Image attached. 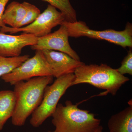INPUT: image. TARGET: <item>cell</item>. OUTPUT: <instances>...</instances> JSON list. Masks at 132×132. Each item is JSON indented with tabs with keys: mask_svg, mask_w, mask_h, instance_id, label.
<instances>
[{
	"mask_svg": "<svg viewBox=\"0 0 132 132\" xmlns=\"http://www.w3.org/2000/svg\"><path fill=\"white\" fill-rule=\"evenodd\" d=\"M53 78L52 76L36 77L14 85L15 105L11 118L13 125L20 127L25 125L40 105L45 88L52 83Z\"/></svg>",
	"mask_w": 132,
	"mask_h": 132,
	"instance_id": "6da1fadb",
	"label": "cell"
},
{
	"mask_svg": "<svg viewBox=\"0 0 132 132\" xmlns=\"http://www.w3.org/2000/svg\"><path fill=\"white\" fill-rule=\"evenodd\" d=\"M65 21L64 14L49 4L44 12L31 24L19 28L5 26L0 28V32H9L12 34L21 32L23 34L32 35L37 38H40L50 34L53 28L60 26Z\"/></svg>",
	"mask_w": 132,
	"mask_h": 132,
	"instance_id": "8992f818",
	"label": "cell"
},
{
	"mask_svg": "<svg viewBox=\"0 0 132 132\" xmlns=\"http://www.w3.org/2000/svg\"><path fill=\"white\" fill-rule=\"evenodd\" d=\"M48 132H54V131H49Z\"/></svg>",
	"mask_w": 132,
	"mask_h": 132,
	"instance_id": "ffe728a7",
	"label": "cell"
},
{
	"mask_svg": "<svg viewBox=\"0 0 132 132\" xmlns=\"http://www.w3.org/2000/svg\"><path fill=\"white\" fill-rule=\"evenodd\" d=\"M10 0H0V28L6 26L3 21L2 16L6 5Z\"/></svg>",
	"mask_w": 132,
	"mask_h": 132,
	"instance_id": "ac0fdd59",
	"label": "cell"
},
{
	"mask_svg": "<svg viewBox=\"0 0 132 132\" xmlns=\"http://www.w3.org/2000/svg\"><path fill=\"white\" fill-rule=\"evenodd\" d=\"M15 105V97L13 91H0V131L6 122L12 118Z\"/></svg>",
	"mask_w": 132,
	"mask_h": 132,
	"instance_id": "7c38bea8",
	"label": "cell"
},
{
	"mask_svg": "<svg viewBox=\"0 0 132 132\" xmlns=\"http://www.w3.org/2000/svg\"><path fill=\"white\" fill-rule=\"evenodd\" d=\"M29 58L28 55L12 57L0 56V77L11 72Z\"/></svg>",
	"mask_w": 132,
	"mask_h": 132,
	"instance_id": "9a60e30c",
	"label": "cell"
},
{
	"mask_svg": "<svg viewBox=\"0 0 132 132\" xmlns=\"http://www.w3.org/2000/svg\"><path fill=\"white\" fill-rule=\"evenodd\" d=\"M120 74L124 75L125 74L132 75V50L130 48L127 55L123 59L121 62V65L116 69Z\"/></svg>",
	"mask_w": 132,
	"mask_h": 132,
	"instance_id": "e0dca14e",
	"label": "cell"
},
{
	"mask_svg": "<svg viewBox=\"0 0 132 132\" xmlns=\"http://www.w3.org/2000/svg\"><path fill=\"white\" fill-rule=\"evenodd\" d=\"M48 76H53L52 70L42 51L36 50L34 56L27 59L1 78L5 82L14 85L17 82L32 78Z\"/></svg>",
	"mask_w": 132,
	"mask_h": 132,
	"instance_id": "52a82bcc",
	"label": "cell"
},
{
	"mask_svg": "<svg viewBox=\"0 0 132 132\" xmlns=\"http://www.w3.org/2000/svg\"><path fill=\"white\" fill-rule=\"evenodd\" d=\"M27 9L23 3L13 1L8 5L5 9L2 16L5 25L13 28H17L19 24L24 19Z\"/></svg>",
	"mask_w": 132,
	"mask_h": 132,
	"instance_id": "4fadbf2b",
	"label": "cell"
},
{
	"mask_svg": "<svg viewBox=\"0 0 132 132\" xmlns=\"http://www.w3.org/2000/svg\"><path fill=\"white\" fill-rule=\"evenodd\" d=\"M87 110H82L69 100L58 104L52 114L54 132H94L101 126L100 119Z\"/></svg>",
	"mask_w": 132,
	"mask_h": 132,
	"instance_id": "7a4b0ae2",
	"label": "cell"
},
{
	"mask_svg": "<svg viewBox=\"0 0 132 132\" xmlns=\"http://www.w3.org/2000/svg\"><path fill=\"white\" fill-rule=\"evenodd\" d=\"M27 9L26 15L18 28L22 27L32 23L40 15V10L35 5L26 2H23Z\"/></svg>",
	"mask_w": 132,
	"mask_h": 132,
	"instance_id": "2e32d148",
	"label": "cell"
},
{
	"mask_svg": "<svg viewBox=\"0 0 132 132\" xmlns=\"http://www.w3.org/2000/svg\"><path fill=\"white\" fill-rule=\"evenodd\" d=\"M42 51L52 70L54 78L74 73L76 69L84 64L62 52L48 50Z\"/></svg>",
	"mask_w": 132,
	"mask_h": 132,
	"instance_id": "9c48e42d",
	"label": "cell"
},
{
	"mask_svg": "<svg viewBox=\"0 0 132 132\" xmlns=\"http://www.w3.org/2000/svg\"><path fill=\"white\" fill-rule=\"evenodd\" d=\"M74 74L75 77L72 86L87 83L105 90L103 95L108 93L116 95L122 85L130 80L116 69L105 64L86 65L84 63L76 69Z\"/></svg>",
	"mask_w": 132,
	"mask_h": 132,
	"instance_id": "3957f363",
	"label": "cell"
},
{
	"mask_svg": "<svg viewBox=\"0 0 132 132\" xmlns=\"http://www.w3.org/2000/svg\"><path fill=\"white\" fill-rule=\"evenodd\" d=\"M59 9L65 19L66 21L74 22L77 21L76 13L69 0H42Z\"/></svg>",
	"mask_w": 132,
	"mask_h": 132,
	"instance_id": "5bb4252c",
	"label": "cell"
},
{
	"mask_svg": "<svg viewBox=\"0 0 132 132\" xmlns=\"http://www.w3.org/2000/svg\"><path fill=\"white\" fill-rule=\"evenodd\" d=\"M69 37L67 27L62 24L59 29L54 32L38 38L35 45L31 46V48L36 51L45 50H56L68 55L76 60L80 61V57L69 44Z\"/></svg>",
	"mask_w": 132,
	"mask_h": 132,
	"instance_id": "ba28073f",
	"label": "cell"
},
{
	"mask_svg": "<svg viewBox=\"0 0 132 132\" xmlns=\"http://www.w3.org/2000/svg\"><path fill=\"white\" fill-rule=\"evenodd\" d=\"M62 24L67 27L69 37L78 38L85 36L106 40L125 48H132V25L130 22H127L125 29L122 31L112 29L103 31L93 30L89 28L85 22L78 21L72 23L65 21Z\"/></svg>",
	"mask_w": 132,
	"mask_h": 132,
	"instance_id": "5b68a950",
	"label": "cell"
},
{
	"mask_svg": "<svg viewBox=\"0 0 132 132\" xmlns=\"http://www.w3.org/2000/svg\"><path fill=\"white\" fill-rule=\"evenodd\" d=\"M102 130H103V128H102V126H101L98 130H96V131L94 132H102Z\"/></svg>",
	"mask_w": 132,
	"mask_h": 132,
	"instance_id": "d6986e66",
	"label": "cell"
},
{
	"mask_svg": "<svg viewBox=\"0 0 132 132\" xmlns=\"http://www.w3.org/2000/svg\"><path fill=\"white\" fill-rule=\"evenodd\" d=\"M123 111L112 116L108 126L109 132H132V102Z\"/></svg>",
	"mask_w": 132,
	"mask_h": 132,
	"instance_id": "8fae6325",
	"label": "cell"
},
{
	"mask_svg": "<svg viewBox=\"0 0 132 132\" xmlns=\"http://www.w3.org/2000/svg\"><path fill=\"white\" fill-rule=\"evenodd\" d=\"M74 74L70 73L56 78L51 85L45 88L40 105L31 115L30 124L38 127L52 116L61 98L70 87L75 79Z\"/></svg>",
	"mask_w": 132,
	"mask_h": 132,
	"instance_id": "277c9868",
	"label": "cell"
},
{
	"mask_svg": "<svg viewBox=\"0 0 132 132\" xmlns=\"http://www.w3.org/2000/svg\"><path fill=\"white\" fill-rule=\"evenodd\" d=\"M38 38L29 34L10 35L0 32V56L5 57L20 56L22 51L27 46L35 45Z\"/></svg>",
	"mask_w": 132,
	"mask_h": 132,
	"instance_id": "30bf717a",
	"label": "cell"
}]
</instances>
